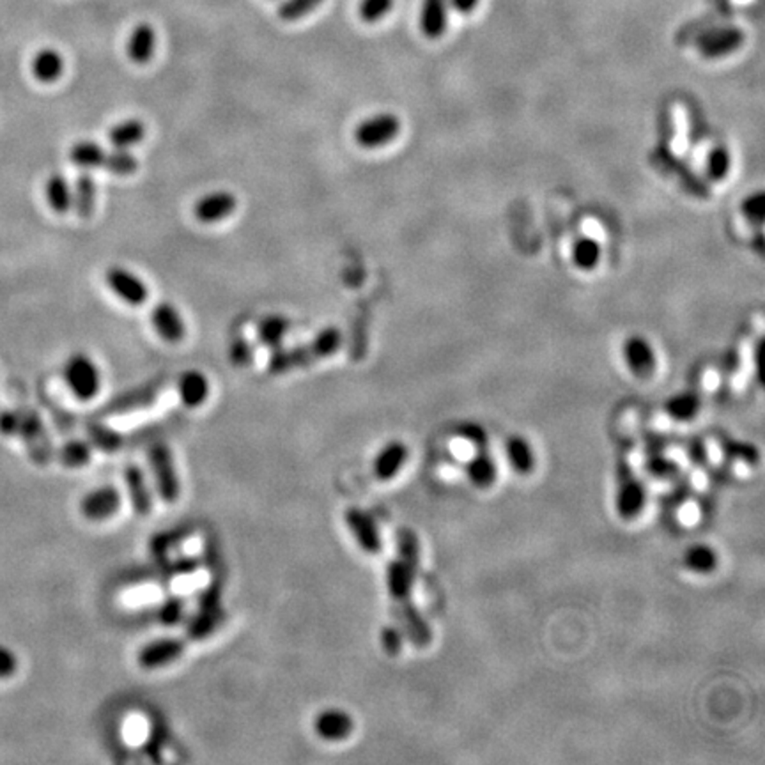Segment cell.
Returning a JSON list of instances; mask_svg holds the SVG:
<instances>
[{
	"label": "cell",
	"instance_id": "cb8c5ba5",
	"mask_svg": "<svg viewBox=\"0 0 765 765\" xmlns=\"http://www.w3.org/2000/svg\"><path fill=\"white\" fill-rule=\"evenodd\" d=\"M155 49H157V33L153 26L146 22L139 24L132 31L126 45V54L130 61L135 65H148L153 59Z\"/></svg>",
	"mask_w": 765,
	"mask_h": 765
},
{
	"label": "cell",
	"instance_id": "7402d4cb",
	"mask_svg": "<svg viewBox=\"0 0 765 765\" xmlns=\"http://www.w3.org/2000/svg\"><path fill=\"white\" fill-rule=\"evenodd\" d=\"M682 563L689 572L696 576H708L717 570L719 555L710 544L694 542L689 547H685L682 555Z\"/></svg>",
	"mask_w": 765,
	"mask_h": 765
},
{
	"label": "cell",
	"instance_id": "e575fe53",
	"mask_svg": "<svg viewBox=\"0 0 765 765\" xmlns=\"http://www.w3.org/2000/svg\"><path fill=\"white\" fill-rule=\"evenodd\" d=\"M88 434H89V441L103 452H116L125 445V438L119 432L96 422L88 425Z\"/></svg>",
	"mask_w": 765,
	"mask_h": 765
},
{
	"label": "cell",
	"instance_id": "d4e9b609",
	"mask_svg": "<svg viewBox=\"0 0 765 765\" xmlns=\"http://www.w3.org/2000/svg\"><path fill=\"white\" fill-rule=\"evenodd\" d=\"M148 128L141 119L130 118L109 130V142L114 149H130L146 139Z\"/></svg>",
	"mask_w": 765,
	"mask_h": 765
},
{
	"label": "cell",
	"instance_id": "ab89813d",
	"mask_svg": "<svg viewBox=\"0 0 765 765\" xmlns=\"http://www.w3.org/2000/svg\"><path fill=\"white\" fill-rule=\"evenodd\" d=\"M731 169L730 151L723 146H715L707 157V174L712 181H723L728 178Z\"/></svg>",
	"mask_w": 765,
	"mask_h": 765
},
{
	"label": "cell",
	"instance_id": "e0dca14e",
	"mask_svg": "<svg viewBox=\"0 0 765 765\" xmlns=\"http://www.w3.org/2000/svg\"><path fill=\"white\" fill-rule=\"evenodd\" d=\"M409 457V448L406 443L395 440L386 443L372 461V473L378 480L388 482L401 473Z\"/></svg>",
	"mask_w": 765,
	"mask_h": 765
},
{
	"label": "cell",
	"instance_id": "9c48e42d",
	"mask_svg": "<svg viewBox=\"0 0 765 765\" xmlns=\"http://www.w3.org/2000/svg\"><path fill=\"white\" fill-rule=\"evenodd\" d=\"M346 524L355 539V542L360 546V549L365 555H379L383 549L381 533L378 530V524L374 517L365 512L360 507H349L346 510Z\"/></svg>",
	"mask_w": 765,
	"mask_h": 765
},
{
	"label": "cell",
	"instance_id": "4fadbf2b",
	"mask_svg": "<svg viewBox=\"0 0 765 765\" xmlns=\"http://www.w3.org/2000/svg\"><path fill=\"white\" fill-rule=\"evenodd\" d=\"M187 648V639L183 638H167V639H157L146 646L141 648L137 661L141 668L144 669H157L164 668L174 661H178Z\"/></svg>",
	"mask_w": 765,
	"mask_h": 765
},
{
	"label": "cell",
	"instance_id": "836d02e7",
	"mask_svg": "<svg viewBox=\"0 0 765 765\" xmlns=\"http://www.w3.org/2000/svg\"><path fill=\"white\" fill-rule=\"evenodd\" d=\"M574 264L583 272H592L601 261V245L592 238H581L572 249Z\"/></svg>",
	"mask_w": 765,
	"mask_h": 765
},
{
	"label": "cell",
	"instance_id": "484cf974",
	"mask_svg": "<svg viewBox=\"0 0 765 765\" xmlns=\"http://www.w3.org/2000/svg\"><path fill=\"white\" fill-rule=\"evenodd\" d=\"M701 408V399L696 392L685 390L671 395L664 402V415L673 422H691L698 417Z\"/></svg>",
	"mask_w": 765,
	"mask_h": 765
},
{
	"label": "cell",
	"instance_id": "1f68e13d",
	"mask_svg": "<svg viewBox=\"0 0 765 765\" xmlns=\"http://www.w3.org/2000/svg\"><path fill=\"white\" fill-rule=\"evenodd\" d=\"M96 206V185L89 172H82L77 178L73 190V208L80 218H89Z\"/></svg>",
	"mask_w": 765,
	"mask_h": 765
},
{
	"label": "cell",
	"instance_id": "7a4b0ae2",
	"mask_svg": "<svg viewBox=\"0 0 765 765\" xmlns=\"http://www.w3.org/2000/svg\"><path fill=\"white\" fill-rule=\"evenodd\" d=\"M342 346V333L328 326L321 330L309 344L295 346L289 349L277 348L275 353L268 360V372L273 376L287 374L303 367H309L312 363H317L319 360H325L332 355H335Z\"/></svg>",
	"mask_w": 765,
	"mask_h": 765
},
{
	"label": "cell",
	"instance_id": "7bdbcfd3",
	"mask_svg": "<svg viewBox=\"0 0 765 765\" xmlns=\"http://www.w3.org/2000/svg\"><path fill=\"white\" fill-rule=\"evenodd\" d=\"M742 213L747 220L754 222V224H761L763 222V215H765V203H763V194H754L751 197H747L742 204Z\"/></svg>",
	"mask_w": 765,
	"mask_h": 765
},
{
	"label": "cell",
	"instance_id": "83f0119b",
	"mask_svg": "<svg viewBox=\"0 0 765 765\" xmlns=\"http://www.w3.org/2000/svg\"><path fill=\"white\" fill-rule=\"evenodd\" d=\"M63 72H65V59L57 50L43 49L36 54L33 61V75L40 82L52 84L63 77Z\"/></svg>",
	"mask_w": 765,
	"mask_h": 765
},
{
	"label": "cell",
	"instance_id": "d6986e66",
	"mask_svg": "<svg viewBox=\"0 0 765 765\" xmlns=\"http://www.w3.org/2000/svg\"><path fill=\"white\" fill-rule=\"evenodd\" d=\"M503 452L509 466L521 477H528L535 471L537 457L533 447L524 436L510 434L503 443Z\"/></svg>",
	"mask_w": 765,
	"mask_h": 765
},
{
	"label": "cell",
	"instance_id": "4316f807",
	"mask_svg": "<svg viewBox=\"0 0 765 765\" xmlns=\"http://www.w3.org/2000/svg\"><path fill=\"white\" fill-rule=\"evenodd\" d=\"M26 436V441L31 448V454L34 455L36 461L40 463H47L50 459V443L47 440V434L42 427V422L38 420L36 415L29 413L20 420L19 425Z\"/></svg>",
	"mask_w": 765,
	"mask_h": 765
},
{
	"label": "cell",
	"instance_id": "f546056e",
	"mask_svg": "<svg viewBox=\"0 0 765 765\" xmlns=\"http://www.w3.org/2000/svg\"><path fill=\"white\" fill-rule=\"evenodd\" d=\"M107 149L93 141H80L72 146L70 149V160L80 167V169H98L105 165L107 160Z\"/></svg>",
	"mask_w": 765,
	"mask_h": 765
},
{
	"label": "cell",
	"instance_id": "7dc6e473",
	"mask_svg": "<svg viewBox=\"0 0 765 765\" xmlns=\"http://www.w3.org/2000/svg\"><path fill=\"white\" fill-rule=\"evenodd\" d=\"M478 3H480V0H448V4H450L457 13H463V15L471 13V11L478 6Z\"/></svg>",
	"mask_w": 765,
	"mask_h": 765
},
{
	"label": "cell",
	"instance_id": "8fae6325",
	"mask_svg": "<svg viewBox=\"0 0 765 765\" xmlns=\"http://www.w3.org/2000/svg\"><path fill=\"white\" fill-rule=\"evenodd\" d=\"M238 208V197L229 190H215L199 197L194 204V217L201 224H217L231 217Z\"/></svg>",
	"mask_w": 765,
	"mask_h": 765
},
{
	"label": "cell",
	"instance_id": "ffe728a7",
	"mask_svg": "<svg viewBox=\"0 0 765 765\" xmlns=\"http://www.w3.org/2000/svg\"><path fill=\"white\" fill-rule=\"evenodd\" d=\"M448 0H422L420 31L429 40H438L445 34L448 24Z\"/></svg>",
	"mask_w": 765,
	"mask_h": 765
},
{
	"label": "cell",
	"instance_id": "9a60e30c",
	"mask_svg": "<svg viewBox=\"0 0 765 765\" xmlns=\"http://www.w3.org/2000/svg\"><path fill=\"white\" fill-rule=\"evenodd\" d=\"M473 450V455L464 463V475L473 487L480 491L491 489L498 480V464L489 452V445Z\"/></svg>",
	"mask_w": 765,
	"mask_h": 765
},
{
	"label": "cell",
	"instance_id": "b9f144b4",
	"mask_svg": "<svg viewBox=\"0 0 765 765\" xmlns=\"http://www.w3.org/2000/svg\"><path fill=\"white\" fill-rule=\"evenodd\" d=\"M404 639L406 638H404V634H402V631H401V627L397 623L395 625H386V627L381 629V646L392 657H395V655L401 654Z\"/></svg>",
	"mask_w": 765,
	"mask_h": 765
},
{
	"label": "cell",
	"instance_id": "6da1fadb",
	"mask_svg": "<svg viewBox=\"0 0 765 765\" xmlns=\"http://www.w3.org/2000/svg\"><path fill=\"white\" fill-rule=\"evenodd\" d=\"M395 539V555L386 567V590L395 623L413 646L427 648L432 643V629L413 597L420 567V540L409 528H401Z\"/></svg>",
	"mask_w": 765,
	"mask_h": 765
},
{
	"label": "cell",
	"instance_id": "f35d334b",
	"mask_svg": "<svg viewBox=\"0 0 765 765\" xmlns=\"http://www.w3.org/2000/svg\"><path fill=\"white\" fill-rule=\"evenodd\" d=\"M645 470L657 480H671L680 473L677 461L664 454H650L645 461Z\"/></svg>",
	"mask_w": 765,
	"mask_h": 765
},
{
	"label": "cell",
	"instance_id": "8992f818",
	"mask_svg": "<svg viewBox=\"0 0 765 765\" xmlns=\"http://www.w3.org/2000/svg\"><path fill=\"white\" fill-rule=\"evenodd\" d=\"M165 385H167V379L158 378V379H153V381H149V383H146L142 386L132 388V390H128V392L114 397L112 401H109L100 409L98 415L100 417H119V415L134 413L137 409L149 408V406H153L158 401V397L164 392Z\"/></svg>",
	"mask_w": 765,
	"mask_h": 765
},
{
	"label": "cell",
	"instance_id": "d590c367",
	"mask_svg": "<svg viewBox=\"0 0 765 765\" xmlns=\"http://www.w3.org/2000/svg\"><path fill=\"white\" fill-rule=\"evenodd\" d=\"M325 0H282L279 4V19L284 22H296L316 11Z\"/></svg>",
	"mask_w": 765,
	"mask_h": 765
},
{
	"label": "cell",
	"instance_id": "44dd1931",
	"mask_svg": "<svg viewBox=\"0 0 765 765\" xmlns=\"http://www.w3.org/2000/svg\"><path fill=\"white\" fill-rule=\"evenodd\" d=\"M125 482L130 494L132 507L137 516H149L153 510V498L149 493V487L146 484V477L142 470L137 464H130L125 470Z\"/></svg>",
	"mask_w": 765,
	"mask_h": 765
},
{
	"label": "cell",
	"instance_id": "ac0fdd59",
	"mask_svg": "<svg viewBox=\"0 0 765 765\" xmlns=\"http://www.w3.org/2000/svg\"><path fill=\"white\" fill-rule=\"evenodd\" d=\"M314 730L323 740L340 742V740H346L353 733L355 721H353L351 714L346 710L328 708V710H323L317 714V717L314 721Z\"/></svg>",
	"mask_w": 765,
	"mask_h": 765
},
{
	"label": "cell",
	"instance_id": "d6a6232c",
	"mask_svg": "<svg viewBox=\"0 0 765 765\" xmlns=\"http://www.w3.org/2000/svg\"><path fill=\"white\" fill-rule=\"evenodd\" d=\"M719 447H721V452L731 461L744 463L747 466H754L760 463V450L753 443L724 438V440H719Z\"/></svg>",
	"mask_w": 765,
	"mask_h": 765
},
{
	"label": "cell",
	"instance_id": "74e56055",
	"mask_svg": "<svg viewBox=\"0 0 765 765\" xmlns=\"http://www.w3.org/2000/svg\"><path fill=\"white\" fill-rule=\"evenodd\" d=\"M59 455H61L63 464H66L70 468H82V466L89 464L93 450H91V445L88 441L73 440V441H68L61 448Z\"/></svg>",
	"mask_w": 765,
	"mask_h": 765
},
{
	"label": "cell",
	"instance_id": "3957f363",
	"mask_svg": "<svg viewBox=\"0 0 765 765\" xmlns=\"http://www.w3.org/2000/svg\"><path fill=\"white\" fill-rule=\"evenodd\" d=\"M646 507V487L636 475L631 463L620 457L616 464V489H615V510L622 521L638 519Z\"/></svg>",
	"mask_w": 765,
	"mask_h": 765
},
{
	"label": "cell",
	"instance_id": "f6af8a7d",
	"mask_svg": "<svg viewBox=\"0 0 765 765\" xmlns=\"http://www.w3.org/2000/svg\"><path fill=\"white\" fill-rule=\"evenodd\" d=\"M229 353H231L233 363L241 365V367L247 365V363H250V360H252V348H250V344L243 337H238V339L233 340Z\"/></svg>",
	"mask_w": 765,
	"mask_h": 765
},
{
	"label": "cell",
	"instance_id": "4dcf8cb0",
	"mask_svg": "<svg viewBox=\"0 0 765 765\" xmlns=\"http://www.w3.org/2000/svg\"><path fill=\"white\" fill-rule=\"evenodd\" d=\"M291 323L287 317L279 316V314H272L266 316L259 321L257 325V337L261 340V344H264L266 348H280L282 340L286 339V335L289 333Z\"/></svg>",
	"mask_w": 765,
	"mask_h": 765
},
{
	"label": "cell",
	"instance_id": "2e32d148",
	"mask_svg": "<svg viewBox=\"0 0 765 765\" xmlns=\"http://www.w3.org/2000/svg\"><path fill=\"white\" fill-rule=\"evenodd\" d=\"M151 323H153V328L157 330V333L165 342L178 344L187 335V325H185L180 310L169 302H160L158 305L153 307Z\"/></svg>",
	"mask_w": 765,
	"mask_h": 765
},
{
	"label": "cell",
	"instance_id": "60d3db41",
	"mask_svg": "<svg viewBox=\"0 0 765 765\" xmlns=\"http://www.w3.org/2000/svg\"><path fill=\"white\" fill-rule=\"evenodd\" d=\"M394 8V0H360L358 15L365 24L383 20Z\"/></svg>",
	"mask_w": 765,
	"mask_h": 765
},
{
	"label": "cell",
	"instance_id": "ee69618b",
	"mask_svg": "<svg viewBox=\"0 0 765 765\" xmlns=\"http://www.w3.org/2000/svg\"><path fill=\"white\" fill-rule=\"evenodd\" d=\"M459 434H461V438H463L466 443H470L473 448H477V447H487V445H489V440H487L486 431H484L482 427L475 425V424H466V425H463L461 431H459Z\"/></svg>",
	"mask_w": 765,
	"mask_h": 765
},
{
	"label": "cell",
	"instance_id": "277c9868",
	"mask_svg": "<svg viewBox=\"0 0 765 765\" xmlns=\"http://www.w3.org/2000/svg\"><path fill=\"white\" fill-rule=\"evenodd\" d=\"M65 379L80 401H91L102 388V372L98 365L84 353L73 355L65 367Z\"/></svg>",
	"mask_w": 765,
	"mask_h": 765
},
{
	"label": "cell",
	"instance_id": "5bb4252c",
	"mask_svg": "<svg viewBox=\"0 0 765 765\" xmlns=\"http://www.w3.org/2000/svg\"><path fill=\"white\" fill-rule=\"evenodd\" d=\"M123 498L118 487L103 486L100 489H95L80 501V512L84 517L91 521H103L118 514L121 509Z\"/></svg>",
	"mask_w": 765,
	"mask_h": 765
},
{
	"label": "cell",
	"instance_id": "8d00e7d4",
	"mask_svg": "<svg viewBox=\"0 0 765 765\" xmlns=\"http://www.w3.org/2000/svg\"><path fill=\"white\" fill-rule=\"evenodd\" d=\"M111 174L116 176H132L139 169L137 158L128 149H114L107 153V160L103 165Z\"/></svg>",
	"mask_w": 765,
	"mask_h": 765
},
{
	"label": "cell",
	"instance_id": "7c38bea8",
	"mask_svg": "<svg viewBox=\"0 0 765 765\" xmlns=\"http://www.w3.org/2000/svg\"><path fill=\"white\" fill-rule=\"evenodd\" d=\"M623 358L629 371L639 379H650L657 369L655 351L650 342L639 335H632L623 344Z\"/></svg>",
	"mask_w": 765,
	"mask_h": 765
},
{
	"label": "cell",
	"instance_id": "ba28073f",
	"mask_svg": "<svg viewBox=\"0 0 765 765\" xmlns=\"http://www.w3.org/2000/svg\"><path fill=\"white\" fill-rule=\"evenodd\" d=\"M744 33L735 26L714 27L696 40V50L705 59H721L737 52L744 45Z\"/></svg>",
	"mask_w": 765,
	"mask_h": 765
},
{
	"label": "cell",
	"instance_id": "f1b7e54d",
	"mask_svg": "<svg viewBox=\"0 0 765 765\" xmlns=\"http://www.w3.org/2000/svg\"><path fill=\"white\" fill-rule=\"evenodd\" d=\"M47 201L57 215H66L73 208V190L63 174H52L47 181Z\"/></svg>",
	"mask_w": 765,
	"mask_h": 765
},
{
	"label": "cell",
	"instance_id": "30bf717a",
	"mask_svg": "<svg viewBox=\"0 0 765 765\" xmlns=\"http://www.w3.org/2000/svg\"><path fill=\"white\" fill-rule=\"evenodd\" d=\"M105 282L112 293H116L125 303L139 307L149 298V289L142 279L123 266H112L105 273Z\"/></svg>",
	"mask_w": 765,
	"mask_h": 765
},
{
	"label": "cell",
	"instance_id": "bcb514c9",
	"mask_svg": "<svg viewBox=\"0 0 765 765\" xmlns=\"http://www.w3.org/2000/svg\"><path fill=\"white\" fill-rule=\"evenodd\" d=\"M15 664H17V661L10 652L0 650V677H6L10 673H13Z\"/></svg>",
	"mask_w": 765,
	"mask_h": 765
},
{
	"label": "cell",
	"instance_id": "5b68a950",
	"mask_svg": "<svg viewBox=\"0 0 765 765\" xmlns=\"http://www.w3.org/2000/svg\"><path fill=\"white\" fill-rule=\"evenodd\" d=\"M149 466L157 482V489L165 503H174L180 498L181 486L174 466L172 452L165 443H157L148 452Z\"/></svg>",
	"mask_w": 765,
	"mask_h": 765
},
{
	"label": "cell",
	"instance_id": "603a6c76",
	"mask_svg": "<svg viewBox=\"0 0 765 765\" xmlns=\"http://www.w3.org/2000/svg\"><path fill=\"white\" fill-rule=\"evenodd\" d=\"M178 394L187 408H199L210 397V381L199 371H187L178 379Z\"/></svg>",
	"mask_w": 765,
	"mask_h": 765
},
{
	"label": "cell",
	"instance_id": "52a82bcc",
	"mask_svg": "<svg viewBox=\"0 0 765 765\" xmlns=\"http://www.w3.org/2000/svg\"><path fill=\"white\" fill-rule=\"evenodd\" d=\"M401 134V121L390 112L363 119L355 128V141L363 149H379L395 141Z\"/></svg>",
	"mask_w": 765,
	"mask_h": 765
}]
</instances>
